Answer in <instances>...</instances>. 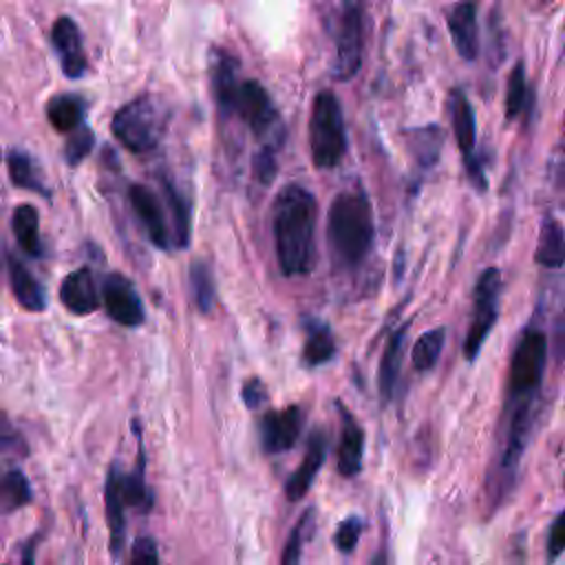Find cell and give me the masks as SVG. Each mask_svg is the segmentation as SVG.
<instances>
[{"label":"cell","instance_id":"obj_27","mask_svg":"<svg viewBox=\"0 0 565 565\" xmlns=\"http://www.w3.org/2000/svg\"><path fill=\"white\" fill-rule=\"evenodd\" d=\"M161 188H163V199H166V207L170 212L172 218V243L177 247H185L190 243V214H188V203L181 196V192L168 181L161 179Z\"/></svg>","mask_w":565,"mask_h":565},{"label":"cell","instance_id":"obj_30","mask_svg":"<svg viewBox=\"0 0 565 565\" xmlns=\"http://www.w3.org/2000/svg\"><path fill=\"white\" fill-rule=\"evenodd\" d=\"M335 353V342H333V335L329 331V327L324 324H316L311 331H309V338L305 342V349H302V358H305V364L309 366H320L324 362H329Z\"/></svg>","mask_w":565,"mask_h":565},{"label":"cell","instance_id":"obj_42","mask_svg":"<svg viewBox=\"0 0 565 565\" xmlns=\"http://www.w3.org/2000/svg\"><path fill=\"white\" fill-rule=\"evenodd\" d=\"M371 565H388V558H386V550H384V547H380V552L373 556Z\"/></svg>","mask_w":565,"mask_h":565},{"label":"cell","instance_id":"obj_36","mask_svg":"<svg viewBox=\"0 0 565 565\" xmlns=\"http://www.w3.org/2000/svg\"><path fill=\"white\" fill-rule=\"evenodd\" d=\"M126 565H159V550L152 536H139L132 543Z\"/></svg>","mask_w":565,"mask_h":565},{"label":"cell","instance_id":"obj_25","mask_svg":"<svg viewBox=\"0 0 565 565\" xmlns=\"http://www.w3.org/2000/svg\"><path fill=\"white\" fill-rule=\"evenodd\" d=\"M40 214L33 205L22 203L13 210L11 214V230L18 241V245L29 254V256H40L42 254V243H40Z\"/></svg>","mask_w":565,"mask_h":565},{"label":"cell","instance_id":"obj_22","mask_svg":"<svg viewBox=\"0 0 565 565\" xmlns=\"http://www.w3.org/2000/svg\"><path fill=\"white\" fill-rule=\"evenodd\" d=\"M26 503H31L26 475L11 463H0V514H11Z\"/></svg>","mask_w":565,"mask_h":565},{"label":"cell","instance_id":"obj_8","mask_svg":"<svg viewBox=\"0 0 565 565\" xmlns=\"http://www.w3.org/2000/svg\"><path fill=\"white\" fill-rule=\"evenodd\" d=\"M450 119H452V132H455L457 146L463 154V166L468 170V177H470L475 188L486 190L488 183H486V174H483V168H481V159L475 152V146H477L475 113H472V106H470L468 97L459 88H455L450 93Z\"/></svg>","mask_w":565,"mask_h":565},{"label":"cell","instance_id":"obj_31","mask_svg":"<svg viewBox=\"0 0 565 565\" xmlns=\"http://www.w3.org/2000/svg\"><path fill=\"white\" fill-rule=\"evenodd\" d=\"M313 514L316 510L313 508H307L302 512V516L296 521L294 530L289 532V539L282 547V556H280V565H300V558H302V547L311 534V527H313Z\"/></svg>","mask_w":565,"mask_h":565},{"label":"cell","instance_id":"obj_40","mask_svg":"<svg viewBox=\"0 0 565 565\" xmlns=\"http://www.w3.org/2000/svg\"><path fill=\"white\" fill-rule=\"evenodd\" d=\"M243 402L247 404V408H260L267 402V388L258 377H252L243 384Z\"/></svg>","mask_w":565,"mask_h":565},{"label":"cell","instance_id":"obj_21","mask_svg":"<svg viewBox=\"0 0 565 565\" xmlns=\"http://www.w3.org/2000/svg\"><path fill=\"white\" fill-rule=\"evenodd\" d=\"M9 280L15 300L26 311H42L46 307V291L42 289L38 278L26 269V265L15 256H9Z\"/></svg>","mask_w":565,"mask_h":565},{"label":"cell","instance_id":"obj_33","mask_svg":"<svg viewBox=\"0 0 565 565\" xmlns=\"http://www.w3.org/2000/svg\"><path fill=\"white\" fill-rule=\"evenodd\" d=\"M525 97H527L525 68H523V62H516L508 77V90H505V117L508 119L516 117L523 110Z\"/></svg>","mask_w":565,"mask_h":565},{"label":"cell","instance_id":"obj_14","mask_svg":"<svg viewBox=\"0 0 565 565\" xmlns=\"http://www.w3.org/2000/svg\"><path fill=\"white\" fill-rule=\"evenodd\" d=\"M324 457H327V435L322 430H313L302 461L298 463V468L289 475V479L285 483V494L289 501H300L309 492L316 475L320 472V468L324 463Z\"/></svg>","mask_w":565,"mask_h":565},{"label":"cell","instance_id":"obj_5","mask_svg":"<svg viewBox=\"0 0 565 565\" xmlns=\"http://www.w3.org/2000/svg\"><path fill=\"white\" fill-rule=\"evenodd\" d=\"M499 294H501V271L497 267H486L475 282L472 320L463 340V355L475 362L483 342L488 340L497 316H499Z\"/></svg>","mask_w":565,"mask_h":565},{"label":"cell","instance_id":"obj_32","mask_svg":"<svg viewBox=\"0 0 565 565\" xmlns=\"http://www.w3.org/2000/svg\"><path fill=\"white\" fill-rule=\"evenodd\" d=\"M411 135L415 137L413 148H415L417 161L424 166H433L444 146V132L437 126H426V128H415Z\"/></svg>","mask_w":565,"mask_h":565},{"label":"cell","instance_id":"obj_38","mask_svg":"<svg viewBox=\"0 0 565 565\" xmlns=\"http://www.w3.org/2000/svg\"><path fill=\"white\" fill-rule=\"evenodd\" d=\"M0 450L4 452H24V444L20 433L15 430V426L11 424V419L2 413L0 408Z\"/></svg>","mask_w":565,"mask_h":565},{"label":"cell","instance_id":"obj_2","mask_svg":"<svg viewBox=\"0 0 565 565\" xmlns=\"http://www.w3.org/2000/svg\"><path fill=\"white\" fill-rule=\"evenodd\" d=\"M373 207L362 190L340 192L329 207L327 238L340 265H360L373 245Z\"/></svg>","mask_w":565,"mask_h":565},{"label":"cell","instance_id":"obj_13","mask_svg":"<svg viewBox=\"0 0 565 565\" xmlns=\"http://www.w3.org/2000/svg\"><path fill=\"white\" fill-rule=\"evenodd\" d=\"M104 503H106V523L110 534V554L117 558L126 543V497H124V472L117 463L110 466L104 488Z\"/></svg>","mask_w":565,"mask_h":565},{"label":"cell","instance_id":"obj_34","mask_svg":"<svg viewBox=\"0 0 565 565\" xmlns=\"http://www.w3.org/2000/svg\"><path fill=\"white\" fill-rule=\"evenodd\" d=\"M93 143H95V137H93V130L86 128V126H79L77 130L71 132L66 146H64V154H66V161L71 166L79 163L90 150H93Z\"/></svg>","mask_w":565,"mask_h":565},{"label":"cell","instance_id":"obj_16","mask_svg":"<svg viewBox=\"0 0 565 565\" xmlns=\"http://www.w3.org/2000/svg\"><path fill=\"white\" fill-rule=\"evenodd\" d=\"M448 31L452 38V46L461 60L472 62L479 55V26H477V7L472 2L455 4L448 15Z\"/></svg>","mask_w":565,"mask_h":565},{"label":"cell","instance_id":"obj_7","mask_svg":"<svg viewBox=\"0 0 565 565\" xmlns=\"http://www.w3.org/2000/svg\"><path fill=\"white\" fill-rule=\"evenodd\" d=\"M362 7L355 2L342 4L335 26V57H333V77L344 82L351 79L362 64Z\"/></svg>","mask_w":565,"mask_h":565},{"label":"cell","instance_id":"obj_19","mask_svg":"<svg viewBox=\"0 0 565 565\" xmlns=\"http://www.w3.org/2000/svg\"><path fill=\"white\" fill-rule=\"evenodd\" d=\"M340 415H342V435L338 446V472L342 477H355L362 470L364 430L347 408L340 406Z\"/></svg>","mask_w":565,"mask_h":565},{"label":"cell","instance_id":"obj_37","mask_svg":"<svg viewBox=\"0 0 565 565\" xmlns=\"http://www.w3.org/2000/svg\"><path fill=\"white\" fill-rule=\"evenodd\" d=\"M565 552V508L552 521L547 532V558L556 561Z\"/></svg>","mask_w":565,"mask_h":565},{"label":"cell","instance_id":"obj_23","mask_svg":"<svg viewBox=\"0 0 565 565\" xmlns=\"http://www.w3.org/2000/svg\"><path fill=\"white\" fill-rule=\"evenodd\" d=\"M408 324H402L386 342L382 360H380V371H377V386L382 399H388L393 395L399 366H402V353H404V335H406Z\"/></svg>","mask_w":565,"mask_h":565},{"label":"cell","instance_id":"obj_24","mask_svg":"<svg viewBox=\"0 0 565 565\" xmlns=\"http://www.w3.org/2000/svg\"><path fill=\"white\" fill-rule=\"evenodd\" d=\"M46 117L51 126L60 132H73L84 126V99L79 95H55L46 104Z\"/></svg>","mask_w":565,"mask_h":565},{"label":"cell","instance_id":"obj_9","mask_svg":"<svg viewBox=\"0 0 565 565\" xmlns=\"http://www.w3.org/2000/svg\"><path fill=\"white\" fill-rule=\"evenodd\" d=\"M102 302H104L108 316L124 327H137L143 322V316H146L143 302H141L135 285L130 282V278H126L119 271H113L104 278Z\"/></svg>","mask_w":565,"mask_h":565},{"label":"cell","instance_id":"obj_41","mask_svg":"<svg viewBox=\"0 0 565 565\" xmlns=\"http://www.w3.org/2000/svg\"><path fill=\"white\" fill-rule=\"evenodd\" d=\"M35 539L26 545V550H24V554H22V563L20 565H33V561H35Z\"/></svg>","mask_w":565,"mask_h":565},{"label":"cell","instance_id":"obj_6","mask_svg":"<svg viewBox=\"0 0 565 565\" xmlns=\"http://www.w3.org/2000/svg\"><path fill=\"white\" fill-rule=\"evenodd\" d=\"M547 364V338L543 331L527 327L514 344L508 391L514 393H539Z\"/></svg>","mask_w":565,"mask_h":565},{"label":"cell","instance_id":"obj_4","mask_svg":"<svg viewBox=\"0 0 565 565\" xmlns=\"http://www.w3.org/2000/svg\"><path fill=\"white\" fill-rule=\"evenodd\" d=\"M309 150L316 168H335L347 150L344 117L338 97L331 90H320L313 97L309 115Z\"/></svg>","mask_w":565,"mask_h":565},{"label":"cell","instance_id":"obj_15","mask_svg":"<svg viewBox=\"0 0 565 565\" xmlns=\"http://www.w3.org/2000/svg\"><path fill=\"white\" fill-rule=\"evenodd\" d=\"M53 46L60 53V62L66 77H82L86 73V55L82 46V33L68 15H60L51 31Z\"/></svg>","mask_w":565,"mask_h":565},{"label":"cell","instance_id":"obj_12","mask_svg":"<svg viewBox=\"0 0 565 565\" xmlns=\"http://www.w3.org/2000/svg\"><path fill=\"white\" fill-rule=\"evenodd\" d=\"M128 199H130V205H132L137 218L143 223L150 241L159 249H168V245L172 241V230L166 221V210H163L161 201L157 199V194L141 183H132L128 190Z\"/></svg>","mask_w":565,"mask_h":565},{"label":"cell","instance_id":"obj_35","mask_svg":"<svg viewBox=\"0 0 565 565\" xmlns=\"http://www.w3.org/2000/svg\"><path fill=\"white\" fill-rule=\"evenodd\" d=\"M362 519L360 516H347L344 521H340L335 534H333V543L338 547V552L342 554H351L360 541V534H362Z\"/></svg>","mask_w":565,"mask_h":565},{"label":"cell","instance_id":"obj_18","mask_svg":"<svg viewBox=\"0 0 565 565\" xmlns=\"http://www.w3.org/2000/svg\"><path fill=\"white\" fill-rule=\"evenodd\" d=\"M236 71H238V60L232 53L216 49L212 55V93L221 115L225 117L232 115L236 108V95L241 88L236 79Z\"/></svg>","mask_w":565,"mask_h":565},{"label":"cell","instance_id":"obj_17","mask_svg":"<svg viewBox=\"0 0 565 565\" xmlns=\"http://www.w3.org/2000/svg\"><path fill=\"white\" fill-rule=\"evenodd\" d=\"M60 298H62V305L75 316L93 313L102 302L93 271L88 267H79V269L71 271L62 280Z\"/></svg>","mask_w":565,"mask_h":565},{"label":"cell","instance_id":"obj_10","mask_svg":"<svg viewBox=\"0 0 565 565\" xmlns=\"http://www.w3.org/2000/svg\"><path fill=\"white\" fill-rule=\"evenodd\" d=\"M234 113L247 121L254 135H274V130L280 126L269 93L256 79L241 82Z\"/></svg>","mask_w":565,"mask_h":565},{"label":"cell","instance_id":"obj_1","mask_svg":"<svg viewBox=\"0 0 565 565\" xmlns=\"http://www.w3.org/2000/svg\"><path fill=\"white\" fill-rule=\"evenodd\" d=\"M316 218L318 203L313 194L298 185H285L274 201V243L280 271L285 276H305L316 263Z\"/></svg>","mask_w":565,"mask_h":565},{"label":"cell","instance_id":"obj_3","mask_svg":"<svg viewBox=\"0 0 565 565\" xmlns=\"http://www.w3.org/2000/svg\"><path fill=\"white\" fill-rule=\"evenodd\" d=\"M168 106L157 95H139L113 115V135L135 154L159 146L168 130Z\"/></svg>","mask_w":565,"mask_h":565},{"label":"cell","instance_id":"obj_39","mask_svg":"<svg viewBox=\"0 0 565 565\" xmlns=\"http://www.w3.org/2000/svg\"><path fill=\"white\" fill-rule=\"evenodd\" d=\"M254 172H256V179L260 183H271L274 174H276V157H274V150L269 146L260 148L258 154L254 157Z\"/></svg>","mask_w":565,"mask_h":565},{"label":"cell","instance_id":"obj_29","mask_svg":"<svg viewBox=\"0 0 565 565\" xmlns=\"http://www.w3.org/2000/svg\"><path fill=\"white\" fill-rule=\"evenodd\" d=\"M444 340H446V331H444L441 327L422 333V335L415 340L413 351H411V362H413V366H415L417 371H430V369L437 364V360H439Z\"/></svg>","mask_w":565,"mask_h":565},{"label":"cell","instance_id":"obj_11","mask_svg":"<svg viewBox=\"0 0 565 565\" xmlns=\"http://www.w3.org/2000/svg\"><path fill=\"white\" fill-rule=\"evenodd\" d=\"M305 426V411L291 404L282 411H269L260 419V441L265 452H285L294 448Z\"/></svg>","mask_w":565,"mask_h":565},{"label":"cell","instance_id":"obj_28","mask_svg":"<svg viewBox=\"0 0 565 565\" xmlns=\"http://www.w3.org/2000/svg\"><path fill=\"white\" fill-rule=\"evenodd\" d=\"M190 289H192L199 311L210 313L216 302V285H214V274L207 263L194 260L190 265Z\"/></svg>","mask_w":565,"mask_h":565},{"label":"cell","instance_id":"obj_20","mask_svg":"<svg viewBox=\"0 0 565 565\" xmlns=\"http://www.w3.org/2000/svg\"><path fill=\"white\" fill-rule=\"evenodd\" d=\"M534 260L547 269H558L565 265V227L550 214L541 223Z\"/></svg>","mask_w":565,"mask_h":565},{"label":"cell","instance_id":"obj_26","mask_svg":"<svg viewBox=\"0 0 565 565\" xmlns=\"http://www.w3.org/2000/svg\"><path fill=\"white\" fill-rule=\"evenodd\" d=\"M7 168H9V177L13 181V185L22 188V190H31L38 192L42 196H49V190L42 181V174L38 170V163L33 161V157L24 150H9L7 152Z\"/></svg>","mask_w":565,"mask_h":565}]
</instances>
